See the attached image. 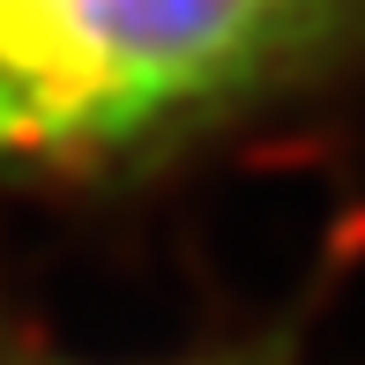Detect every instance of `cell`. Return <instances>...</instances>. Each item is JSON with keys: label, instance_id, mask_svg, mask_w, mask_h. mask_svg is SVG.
Returning <instances> with one entry per match:
<instances>
[{"label": "cell", "instance_id": "cell-1", "mask_svg": "<svg viewBox=\"0 0 365 365\" xmlns=\"http://www.w3.org/2000/svg\"><path fill=\"white\" fill-rule=\"evenodd\" d=\"M365 68V0H0V194L97 179Z\"/></svg>", "mask_w": 365, "mask_h": 365}, {"label": "cell", "instance_id": "cell-2", "mask_svg": "<svg viewBox=\"0 0 365 365\" xmlns=\"http://www.w3.org/2000/svg\"><path fill=\"white\" fill-rule=\"evenodd\" d=\"M172 365H209V358H172Z\"/></svg>", "mask_w": 365, "mask_h": 365}]
</instances>
